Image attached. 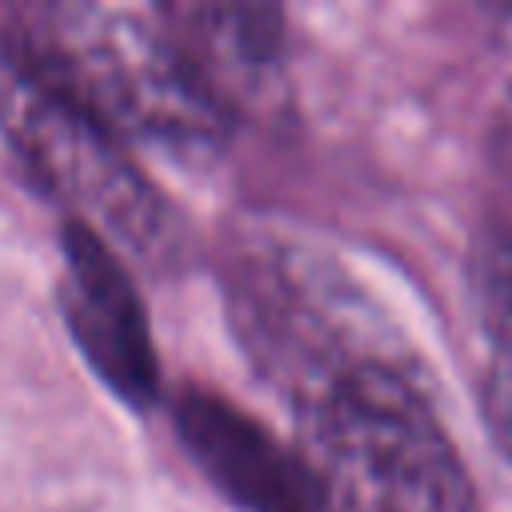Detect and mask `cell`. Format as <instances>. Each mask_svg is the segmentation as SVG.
I'll return each mask as SVG.
<instances>
[{
	"instance_id": "1",
	"label": "cell",
	"mask_w": 512,
	"mask_h": 512,
	"mask_svg": "<svg viewBox=\"0 0 512 512\" xmlns=\"http://www.w3.org/2000/svg\"><path fill=\"white\" fill-rule=\"evenodd\" d=\"M332 512H476L468 468L412 368L356 332L280 384Z\"/></svg>"
},
{
	"instance_id": "2",
	"label": "cell",
	"mask_w": 512,
	"mask_h": 512,
	"mask_svg": "<svg viewBox=\"0 0 512 512\" xmlns=\"http://www.w3.org/2000/svg\"><path fill=\"white\" fill-rule=\"evenodd\" d=\"M0 44L124 144L208 152L236 128L156 8H20Z\"/></svg>"
},
{
	"instance_id": "3",
	"label": "cell",
	"mask_w": 512,
	"mask_h": 512,
	"mask_svg": "<svg viewBox=\"0 0 512 512\" xmlns=\"http://www.w3.org/2000/svg\"><path fill=\"white\" fill-rule=\"evenodd\" d=\"M0 136L28 180L120 256L168 264L180 224L128 144L0 44Z\"/></svg>"
},
{
	"instance_id": "4",
	"label": "cell",
	"mask_w": 512,
	"mask_h": 512,
	"mask_svg": "<svg viewBox=\"0 0 512 512\" xmlns=\"http://www.w3.org/2000/svg\"><path fill=\"white\" fill-rule=\"evenodd\" d=\"M60 312L88 368L132 408L160 396V356L124 256L84 224H60Z\"/></svg>"
},
{
	"instance_id": "5",
	"label": "cell",
	"mask_w": 512,
	"mask_h": 512,
	"mask_svg": "<svg viewBox=\"0 0 512 512\" xmlns=\"http://www.w3.org/2000/svg\"><path fill=\"white\" fill-rule=\"evenodd\" d=\"M172 428L188 460L240 512H332L324 480L304 448L280 440L236 400L184 384L172 396Z\"/></svg>"
},
{
	"instance_id": "6",
	"label": "cell",
	"mask_w": 512,
	"mask_h": 512,
	"mask_svg": "<svg viewBox=\"0 0 512 512\" xmlns=\"http://www.w3.org/2000/svg\"><path fill=\"white\" fill-rule=\"evenodd\" d=\"M156 12L180 40L204 88L232 120H240L256 100H264L280 80L288 28L276 8L164 4Z\"/></svg>"
},
{
	"instance_id": "7",
	"label": "cell",
	"mask_w": 512,
	"mask_h": 512,
	"mask_svg": "<svg viewBox=\"0 0 512 512\" xmlns=\"http://www.w3.org/2000/svg\"><path fill=\"white\" fill-rule=\"evenodd\" d=\"M468 276L480 332V408L512 464V224H488L476 236Z\"/></svg>"
}]
</instances>
